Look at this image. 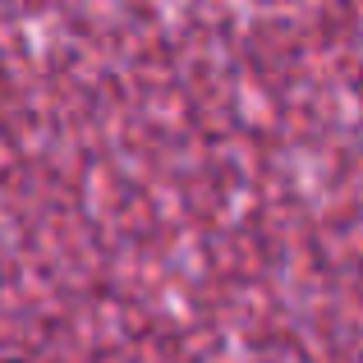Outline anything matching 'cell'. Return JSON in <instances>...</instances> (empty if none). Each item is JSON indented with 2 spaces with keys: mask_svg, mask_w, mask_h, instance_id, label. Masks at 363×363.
<instances>
[{
  "mask_svg": "<svg viewBox=\"0 0 363 363\" xmlns=\"http://www.w3.org/2000/svg\"><path fill=\"white\" fill-rule=\"evenodd\" d=\"M9 363H14V359H9Z\"/></svg>",
  "mask_w": 363,
  "mask_h": 363,
  "instance_id": "6da1fadb",
  "label": "cell"
}]
</instances>
